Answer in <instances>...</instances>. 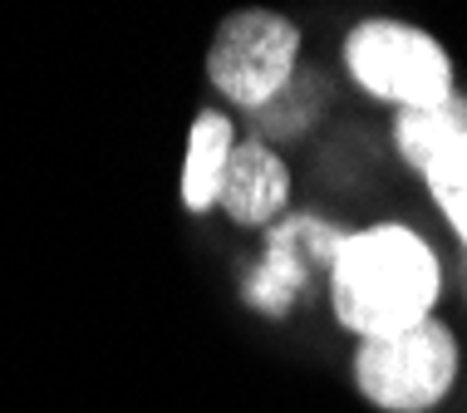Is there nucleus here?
I'll return each mask as SVG.
<instances>
[{"instance_id": "f257e3e1", "label": "nucleus", "mask_w": 467, "mask_h": 413, "mask_svg": "<svg viewBox=\"0 0 467 413\" xmlns=\"http://www.w3.org/2000/svg\"><path fill=\"white\" fill-rule=\"evenodd\" d=\"M438 295H443L438 252L403 222H374L364 232H349L330 261L335 320L359 340L433 320Z\"/></svg>"}, {"instance_id": "f03ea898", "label": "nucleus", "mask_w": 467, "mask_h": 413, "mask_svg": "<svg viewBox=\"0 0 467 413\" xmlns=\"http://www.w3.org/2000/svg\"><path fill=\"white\" fill-rule=\"evenodd\" d=\"M458 335L443 320L409 325L399 335L359 340L355 349V389L379 413H428L458 384Z\"/></svg>"}, {"instance_id": "7ed1b4c3", "label": "nucleus", "mask_w": 467, "mask_h": 413, "mask_svg": "<svg viewBox=\"0 0 467 413\" xmlns=\"http://www.w3.org/2000/svg\"><path fill=\"white\" fill-rule=\"evenodd\" d=\"M345 69L369 98L399 108H423L448 98L452 84V59L448 49L433 40L428 30L409 20H359L345 35Z\"/></svg>"}, {"instance_id": "20e7f679", "label": "nucleus", "mask_w": 467, "mask_h": 413, "mask_svg": "<svg viewBox=\"0 0 467 413\" xmlns=\"http://www.w3.org/2000/svg\"><path fill=\"white\" fill-rule=\"evenodd\" d=\"M300 69V30L275 10H232L207 45V79L242 114L266 108Z\"/></svg>"}, {"instance_id": "39448f33", "label": "nucleus", "mask_w": 467, "mask_h": 413, "mask_svg": "<svg viewBox=\"0 0 467 413\" xmlns=\"http://www.w3.org/2000/svg\"><path fill=\"white\" fill-rule=\"evenodd\" d=\"M345 227L310 212H285L266 236V256L246 275V305L261 315H285L306 291L310 271H330V261L345 242Z\"/></svg>"}, {"instance_id": "423d86ee", "label": "nucleus", "mask_w": 467, "mask_h": 413, "mask_svg": "<svg viewBox=\"0 0 467 413\" xmlns=\"http://www.w3.org/2000/svg\"><path fill=\"white\" fill-rule=\"evenodd\" d=\"M217 212H226L236 227H266V232L290 212V172H285V162L271 143L242 138V143L232 148Z\"/></svg>"}, {"instance_id": "0eeeda50", "label": "nucleus", "mask_w": 467, "mask_h": 413, "mask_svg": "<svg viewBox=\"0 0 467 413\" xmlns=\"http://www.w3.org/2000/svg\"><path fill=\"white\" fill-rule=\"evenodd\" d=\"M236 148V129L222 108H202L187 129V158H182V207L187 212H217L226 162Z\"/></svg>"}, {"instance_id": "6e6552de", "label": "nucleus", "mask_w": 467, "mask_h": 413, "mask_svg": "<svg viewBox=\"0 0 467 413\" xmlns=\"http://www.w3.org/2000/svg\"><path fill=\"white\" fill-rule=\"evenodd\" d=\"M467 143V94L452 89L438 104L423 108H399L394 114V148L413 172H428L438 158Z\"/></svg>"}, {"instance_id": "1a4fd4ad", "label": "nucleus", "mask_w": 467, "mask_h": 413, "mask_svg": "<svg viewBox=\"0 0 467 413\" xmlns=\"http://www.w3.org/2000/svg\"><path fill=\"white\" fill-rule=\"evenodd\" d=\"M320 108H325V79L310 69H296V79H290L266 108H256L251 123L266 138H300L315 119H320ZM266 138H261V143H266Z\"/></svg>"}, {"instance_id": "9d476101", "label": "nucleus", "mask_w": 467, "mask_h": 413, "mask_svg": "<svg viewBox=\"0 0 467 413\" xmlns=\"http://www.w3.org/2000/svg\"><path fill=\"white\" fill-rule=\"evenodd\" d=\"M423 187L438 202V212L448 217V227L462 242V252H467V143L452 148L448 158H438L433 168L423 172Z\"/></svg>"}, {"instance_id": "9b49d317", "label": "nucleus", "mask_w": 467, "mask_h": 413, "mask_svg": "<svg viewBox=\"0 0 467 413\" xmlns=\"http://www.w3.org/2000/svg\"><path fill=\"white\" fill-rule=\"evenodd\" d=\"M462 275H467V261H462Z\"/></svg>"}]
</instances>
